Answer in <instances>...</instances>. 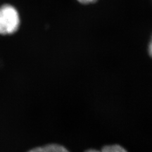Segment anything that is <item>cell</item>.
Returning a JSON list of instances; mask_svg holds the SVG:
<instances>
[{
	"instance_id": "3",
	"label": "cell",
	"mask_w": 152,
	"mask_h": 152,
	"mask_svg": "<svg viewBox=\"0 0 152 152\" xmlns=\"http://www.w3.org/2000/svg\"><path fill=\"white\" fill-rule=\"evenodd\" d=\"M85 152H128L127 150L118 144H111L106 145L102 148L101 150L96 149H88Z\"/></svg>"
},
{
	"instance_id": "2",
	"label": "cell",
	"mask_w": 152,
	"mask_h": 152,
	"mask_svg": "<svg viewBox=\"0 0 152 152\" xmlns=\"http://www.w3.org/2000/svg\"><path fill=\"white\" fill-rule=\"evenodd\" d=\"M28 152H70L64 146L58 144H49L30 149Z\"/></svg>"
},
{
	"instance_id": "1",
	"label": "cell",
	"mask_w": 152,
	"mask_h": 152,
	"mask_svg": "<svg viewBox=\"0 0 152 152\" xmlns=\"http://www.w3.org/2000/svg\"><path fill=\"white\" fill-rule=\"evenodd\" d=\"M20 26V17L16 7L9 4L0 6V35L16 33Z\"/></svg>"
},
{
	"instance_id": "4",
	"label": "cell",
	"mask_w": 152,
	"mask_h": 152,
	"mask_svg": "<svg viewBox=\"0 0 152 152\" xmlns=\"http://www.w3.org/2000/svg\"><path fill=\"white\" fill-rule=\"evenodd\" d=\"M98 0H77V2H79L81 4H90L95 3Z\"/></svg>"
}]
</instances>
